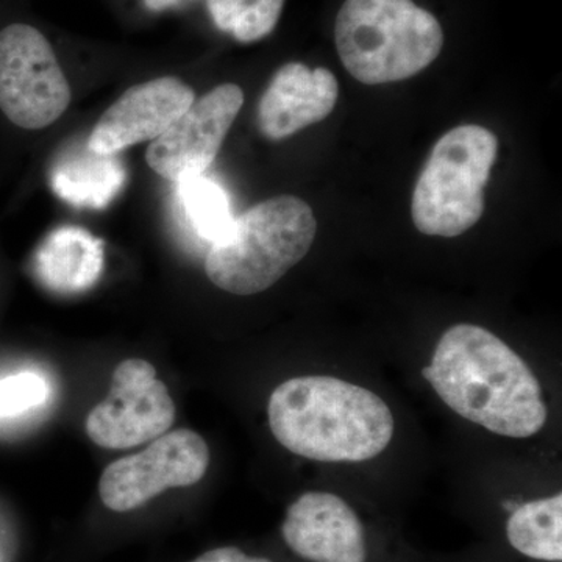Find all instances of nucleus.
<instances>
[{
    "label": "nucleus",
    "instance_id": "f257e3e1",
    "mask_svg": "<svg viewBox=\"0 0 562 562\" xmlns=\"http://www.w3.org/2000/svg\"><path fill=\"white\" fill-rule=\"evenodd\" d=\"M422 373L450 409L495 435L531 438L546 425L549 412L535 373L479 325L458 324L443 333Z\"/></svg>",
    "mask_w": 562,
    "mask_h": 562
},
{
    "label": "nucleus",
    "instance_id": "f03ea898",
    "mask_svg": "<svg viewBox=\"0 0 562 562\" xmlns=\"http://www.w3.org/2000/svg\"><path fill=\"white\" fill-rule=\"evenodd\" d=\"M269 427L277 441L321 462L372 460L390 446V406L366 387L335 376H295L272 392Z\"/></svg>",
    "mask_w": 562,
    "mask_h": 562
},
{
    "label": "nucleus",
    "instance_id": "7ed1b4c3",
    "mask_svg": "<svg viewBox=\"0 0 562 562\" xmlns=\"http://www.w3.org/2000/svg\"><path fill=\"white\" fill-rule=\"evenodd\" d=\"M344 68L364 85L416 76L441 54L443 32L413 0H346L335 25Z\"/></svg>",
    "mask_w": 562,
    "mask_h": 562
},
{
    "label": "nucleus",
    "instance_id": "20e7f679",
    "mask_svg": "<svg viewBox=\"0 0 562 562\" xmlns=\"http://www.w3.org/2000/svg\"><path fill=\"white\" fill-rule=\"evenodd\" d=\"M316 233L308 203L294 195L269 199L235 217L231 232L211 246L206 276L231 294H258L303 260Z\"/></svg>",
    "mask_w": 562,
    "mask_h": 562
},
{
    "label": "nucleus",
    "instance_id": "39448f33",
    "mask_svg": "<svg viewBox=\"0 0 562 562\" xmlns=\"http://www.w3.org/2000/svg\"><path fill=\"white\" fill-rule=\"evenodd\" d=\"M497 150V136L482 125L447 132L432 147L414 188L412 214L417 231L454 238L482 220L484 188Z\"/></svg>",
    "mask_w": 562,
    "mask_h": 562
},
{
    "label": "nucleus",
    "instance_id": "423d86ee",
    "mask_svg": "<svg viewBox=\"0 0 562 562\" xmlns=\"http://www.w3.org/2000/svg\"><path fill=\"white\" fill-rule=\"evenodd\" d=\"M70 102V88L43 33L27 24L0 32V110L18 127L54 124Z\"/></svg>",
    "mask_w": 562,
    "mask_h": 562
},
{
    "label": "nucleus",
    "instance_id": "0eeeda50",
    "mask_svg": "<svg viewBox=\"0 0 562 562\" xmlns=\"http://www.w3.org/2000/svg\"><path fill=\"white\" fill-rule=\"evenodd\" d=\"M209 465L205 439L180 428L154 439L140 453L111 462L99 482V495L111 512H133L166 490L201 482Z\"/></svg>",
    "mask_w": 562,
    "mask_h": 562
},
{
    "label": "nucleus",
    "instance_id": "6e6552de",
    "mask_svg": "<svg viewBox=\"0 0 562 562\" xmlns=\"http://www.w3.org/2000/svg\"><path fill=\"white\" fill-rule=\"evenodd\" d=\"M176 403L149 361H122L109 394L91 409L87 432L103 449H132L165 435L176 422Z\"/></svg>",
    "mask_w": 562,
    "mask_h": 562
},
{
    "label": "nucleus",
    "instance_id": "1a4fd4ad",
    "mask_svg": "<svg viewBox=\"0 0 562 562\" xmlns=\"http://www.w3.org/2000/svg\"><path fill=\"white\" fill-rule=\"evenodd\" d=\"M243 103L238 85H220L206 92L151 140L147 165L172 181L202 176L216 158Z\"/></svg>",
    "mask_w": 562,
    "mask_h": 562
},
{
    "label": "nucleus",
    "instance_id": "9d476101",
    "mask_svg": "<svg viewBox=\"0 0 562 562\" xmlns=\"http://www.w3.org/2000/svg\"><path fill=\"white\" fill-rule=\"evenodd\" d=\"M281 536L310 562H366L368 543L360 517L331 492H306L288 508Z\"/></svg>",
    "mask_w": 562,
    "mask_h": 562
},
{
    "label": "nucleus",
    "instance_id": "9b49d317",
    "mask_svg": "<svg viewBox=\"0 0 562 562\" xmlns=\"http://www.w3.org/2000/svg\"><path fill=\"white\" fill-rule=\"evenodd\" d=\"M192 102L194 92L176 77L136 85L102 114L88 146L98 154H117L133 144L158 138Z\"/></svg>",
    "mask_w": 562,
    "mask_h": 562
},
{
    "label": "nucleus",
    "instance_id": "f8f14e48",
    "mask_svg": "<svg viewBox=\"0 0 562 562\" xmlns=\"http://www.w3.org/2000/svg\"><path fill=\"white\" fill-rule=\"evenodd\" d=\"M339 85L330 70L288 63L277 70L258 105L266 138L280 140L324 121L338 102Z\"/></svg>",
    "mask_w": 562,
    "mask_h": 562
},
{
    "label": "nucleus",
    "instance_id": "ddd939ff",
    "mask_svg": "<svg viewBox=\"0 0 562 562\" xmlns=\"http://www.w3.org/2000/svg\"><path fill=\"white\" fill-rule=\"evenodd\" d=\"M52 191L77 209L102 210L124 188L127 169L117 154H98L83 140L70 144L52 162Z\"/></svg>",
    "mask_w": 562,
    "mask_h": 562
},
{
    "label": "nucleus",
    "instance_id": "4468645a",
    "mask_svg": "<svg viewBox=\"0 0 562 562\" xmlns=\"http://www.w3.org/2000/svg\"><path fill=\"white\" fill-rule=\"evenodd\" d=\"M35 269L52 291L74 294L88 290L102 273V241L83 228H57L36 251Z\"/></svg>",
    "mask_w": 562,
    "mask_h": 562
},
{
    "label": "nucleus",
    "instance_id": "2eb2a0df",
    "mask_svg": "<svg viewBox=\"0 0 562 562\" xmlns=\"http://www.w3.org/2000/svg\"><path fill=\"white\" fill-rule=\"evenodd\" d=\"M506 538L514 550L531 560H562V495L517 506L506 522Z\"/></svg>",
    "mask_w": 562,
    "mask_h": 562
},
{
    "label": "nucleus",
    "instance_id": "dca6fc26",
    "mask_svg": "<svg viewBox=\"0 0 562 562\" xmlns=\"http://www.w3.org/2000/svg\"><path fill=\"white\" fill-rule=\"evenodd\" d=\"M177 198L192 231L203 241L213 246L231 232L235 222L231 199L216 181L203 173L177 181Z\"/></svg>",
    "mask_w": 562,
    "mask_h": 562
},
{
    "label": "nucleus",
    "instance_id": "f3484780",
    "mask_svg": "<svg viewBox=\"0 0 562 562\" xmlns=\"http://www.w3.org/2000/svg\"><path fill=\"white\" fill-rule=\"evenodd\" d=\"M284 0H209V11L222 32L241 43H255L276 29Z\"/></svg>",
    "mask_w": 562,
    "mask_h": 562
},
{
    "label": "nucleus",
    "instance_id": "a211bd4d",
    "mask_svg": "<svg viewBox=\"0 0 562 562\" xmlns=\"http://www.w3.org/2000/svg\"><path fill=\"white\" fill-rule=\"evenodd\" d=\"M47 397V384L35 373H20L0 380V419L20 416L41 405Z\"/></svg>",
    "mask_w": 562,
    "mask_h": 562
},
{
    "label": "nucleus",
    "instance_id": "6ab92c4d",
    "mask_svg": "<svg viewBox=\"0 0 562 562\" xmlns=\"http://www.w3.org/2000/svg\"><path fill=\"white\" fill-rule=\"evenodd\" d=\"M191 562H272L268 558L249 557L236 547H221L202 553Z\"/></svg>",
    "mask_w": 562,
    "mask_h": 562
},
{
    "label": "nucleus",
    "instance_id": "aec40b11",
    "mask_svg": "<svg viewBox=\"0 0 562 562\" xmlns=\"http://www.w3.org/2000/svg\"><path fill=\"white\" fill-rule=\"evenodd\" d=\"M183 0H144V5L151 11H162L179 5Z\"/></svg>",
    "mask_w": 562,
    "mask_h": 562
}]
</instances>
